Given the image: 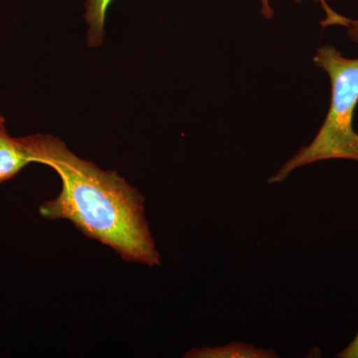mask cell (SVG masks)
<instances>
[{
	"instance_id": "obj_1",
	"label": "cell",
	"mask_w": 358,
	"mask_h": 358,
	"mask_svg": "<svg viewBox=\"0 0 358 358\" xmlns=\"http://www.w3.org/2000/svg\"><path fill=\"white\" fill-rule=\"evenodd\" d=\"M21 138L33 164L51 167L62 182L58 196L40 205L42 217L70 221L85 236L107 245L124 260L152 268L160 265L145 199L136 188L115 171L80 159L55 136Z\"/></svg>"
},
{
	"instance_id": "obj_2",
	"label": "cell",
	"mask_w": 358,
	"mask_h": 358,
	"mask_svg": "<svg viewBox=\"0 0 358 358\" xmlns=\"http://www.w3.org/2000/svg\"><path fill=\"white\" fill-rule=\"evenodd\" d=\"M313 63L329 75L331 100L326 120L319 133L307 147L268 179L282 182L299 167L327 159L358 162V134L353 129V115L358 103V58H346L331 45L320 47Z\"/></svg>"
},
{
	"instance_id": "obj_3",
	"label": "cell",
	"mask_w": 358,
	"mask_h": 358,
	"mask_svg": "<svg viewBox=\"0 0 358 358\" xmlns=\"http://www.w3.org/2000/svg\"><path fill=\"white\" fill-rule=\"evenodd\" d=\"M30 164L31 157L22 138L9 136L6 122L0 124V183L14 178Z\"/></svg>"
},
{
	"instance_id": "obj_4",
	"label": "cell",
	"mask_w": 358,
	"mask_h": 358,
	"mask_svg": "<svg viewBox=\"0 0 358 358\" xmlns=\"http://www.w3.org/2000/svg\"><path fill=\"white\" fill-rule=\"evenodd\" d=\"M185 357L190 358H274L277 353L273 350L257 348L253 345L244 343H232L216 348H192L185 353Z\"/></svg>"
},
{
	"instance_id": "obj_5",
	"label": "cell",
	"mask_w": 358,
	"mask_h": 358,
	"mask_svg": "<svg viewBox=\"0 0 358 358\" xmlns=\"http://www.w3.org/2000/svg\"><path fill=\"white\" fill-rule=\"evenodd\" d=\"M113 0H87L86 20L89 24L88 44L96 47L102 44L105 35L106 13Z\"/></svg>"
},
{
	"instance_id": "obj_6",
	"label": "cell",
	"mask_w": 358,
	"mask_h": 358,
	"mask_svg": "<svg viewBox=\"0 0 358 358\" xmlns=\"http://www.w3.org/2000/svg\"><path fill=\"white\" fill-rule=\"evenodd\" d=\"M294 1L300 3L303 0H294ZM320 1L322 7H324V11H326L327 16L331 15V14L334 13L333 9L327 6L324 0H320ZM261 3H262V14L264 17H265L266 20H272L273 16H274V10H273L272 7H271L270 3H268V0H261Z\"/></svg>"
},
{
	"instance_id": "obj_7",
	"label": "cell",
	"mask_w": 358,
	"mask_h": 358,
	"mask_svg": "<svg viewBox=\"0 0 358 358\" xmlns=\"http://www.w3.org/2000/svg\"><path fill=\"white\" fill-rule=\"evenodd\" d=\"M336 357L338 358H358V333L355 339L350 343L343 352H339Z\"/></svg>"
},
{
	"instance_id": "obj_8",
	"label": "cell",
	"mask_w": 358,
	"mask_h": 358,
	"mask_svg": "<svg viewBox=\"0 0 358 358\" xmlns=\"http://www.w3.org/2000/svg\"><path fill=\"white\" fill-rule=\"evenodd\" d=\"M343 26L346 27V34L355 43H358V20L346 18Z\"/></svg>"
},
{
	"instance_id": "obj_9",
	"label": "cell",
	"mask_w": 358,
	"mask_h": 358,
	"mask_svg": "<svg viewBox=\"0 0 358 358\" xmlns=\"http://www.w3.org/2000/svg\"><path fill=\"white\" fill-rule=\"evenodd\" d=\"M2 122H6V120H4V117L0 115V124H2Z\"/></svg>"
}]
</instances>
